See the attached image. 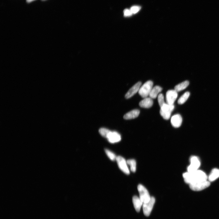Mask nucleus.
<instances>
[{"mask_svg": "<svg viewBox=\"0 0 219 219\" xmlns=\"http://www.w3.org/2000/svg\"><path fill=\"white\" fill-rule=\"evenodd\" d=\"M185 182L189 184L207 180V175L203 171L197 170L192 173L189 172L183 174Z\"/></svg>", "mask_w": 219, "mask_h": 219, "instance_id": "f257e3e1", "label": "nucleus"}, {"mask_svg": "<svg viewBox=\"0 0 219 219\" xmlns=\"http://www.w3.org/2000/svg\"><path fill=\"white\" fill-rule=\"evenodd\" d=\"M153 83L152 81H148L141 86L138 92L140 95L142 97L145 98L149 96L153 88Z\"/></svg>", "mask_w": 219, "mask_h": 219, "instance_id": "f03ea898", "label": "nucleus"}, {"mask_svg": "<svg viewBox=\"0 0 219 219\" xmlns=\"http://www.w3.org/2000/svg\"><path fill=\"white\" fill-rule=\"evenodd\" d=\"M174 108V105L165 103L160 108V113L164 120H168L170 118L172 112Z\"/></svg>", "mask_w": 219, "mask_h": 219, "instance_id": "7ed1b4c3", "label": "nucleus"}, {"mask_svg": "<svg viewBox=\"0 0 219 219\" xmlns=\"http://www.w3.org/2000/svg\"><path fill=\"white\" fill-rule=\"evenodd\" d=\"M137 190L140 194V198L143 203L148 202L151 197L149 192L146 188L141 184H139L137 187Z\"/></svg>", "mask_w": 219, "mask_h": 219, "instance_id": "20e7f679", "label": "nucleus"}, {"mask_svg": "<svg viewBox=\"0 0 219 219\" xmlns=\"http://www.w3.org/2000/svg\"><path fill=\"white\" fill-rule=\"evenodd\" d=\"M210 185V182L206 180L190 184V187L192 190L199 191L207 188Z\"/></svg>", "mask_w": 219, "mask_h": 219, "instance_id": "39448f33", "label": "nucleus"}, {"mask_svg": "<svg viewBox=\"0 0 219 219\" xmlns=\"http://www.w3.org/2000/svg\"><path fill=\"white\" fill-rule=\"evenodd\" d=\"M155 202V198L151 197L148 202L143 203V210L144 214L146 216H149L151 214Z\"/></svg>", "mask_w": 219, "mask_h": 219, "instance_id": "423d86ee", "label": "nucleus"}, {"mask_svg": "<svg viewBox=\"0 0 219 219\" xmlns=\"http://www.w3.org/2000/svg\"><path fill=\"white\" fill-rule=\"evenodd\" d=\"M191 164L188 167V172L192 173L198 170L200 166V162L198 158L196 156H193L191 158Z\"/></svg>", "mask_w": 219, "mask_h": 219, "instance_id": "0eeeda50", "label": "nucleus"}, {"mask_svg": "<svg viewBox=\"0 0 219 219\" xmlns=\"http://www.w3.org/2000/svg\"><path fill=\"white\" fill-rule=\"evenodd\" d=\"M118 165L121 170L126 174H129L130 171L127 166V162L124 158L119 156L117 158Z\"/></svg>", "mask_w": 219, "mask_h": 219, "instance_id": "6e6552de", "label": "nucleus"}, {"mask_svg": "<svg viewBox=\"0 0 219 219\" xmlns=\"http://www.w3.org/2000/svg\"><path fill=\"white\" fill-rule=\"evenodd\" d=\"M178 96V92L175 90L168 91L166 95V103L169 105H173Z\"/></svg>", "mask_w": 219, "mask_h": 219, "instance_id": "1a4fd4ad", "label": "nucleus"}, {"mask_svg": "<svg viewBox=\"0 0 219 219\" xmlns=\"http://www.w3.org/2000/svg\"><path fill=\"white\" fill-rule=\"evenodd\" d=\"M142 83L139 82L136 84L127 92L125 97L127 99L132 97L137 92H139Z\"/></svg>", "mask_w": 219, "mask_h": 219, "instance_id": "9d476101", "label": "nucleus"}, {"mask_svg": "<svg viewBox=\"0 0 219 219\" xmlns=\"http://www.w3.org/2000/svg\"><path fill=\"white\" fill-rule=\"evenodd\" d=\"M111 143H114L120 142L121 140V136L116 131H111L107 138Z\"/></svg>", "mask_w": 219, "mask_h": 219, "instance_id": "9b49d317", "label": "nucleus"}, {"mask_svg": "<svg viewBox=\"0 0 219 219\" xmlns=\"http://www.w3.org/2000/svg\"><path fill=\"white\" fill-rule=\"evenodd\" d=\"M182 122V117L179 114H176L173 116L171 119L172 126L175 128L180 127Z\"/></svg>", "mask_w": 219, "mask_h": 219, "instance_id": "f8f14e48", "label": "nucleus"}, {"mask_svg": "<svg viewBox=\"0 0 219 219\" xmlns=\"http://www.w3.org/2000/svg\"><path fill=\"white\" fill-rule=\"evenodd\" d=\"M153 104L152 99L150 97H147L144 98L140 102L139 105L141 108H149L152 107Z\"/></svg>", "mask_w": 219, "mask_h": 219, "instance_id": "ddd939ff", "label": "nucleus"}, {"mask_svg": "<svg viewBox=\"0 0 219 219\" xmlns=\"http://www.w3.org/2000/svg\"><path fill=\"white\" fill-rule=\"evenodd\" d=\"M140 111L139 110L135 109L127 113L124 116V118L126 120L133 119L139 116Z\"/></svg>", "mask_w": 219, "mask_h": 219, "instance_id": "4468645a", "label": "nucleus"}, {"mask_svg": "<svg viewBox=\"0 0 219 219\" xmlns=\"http://www.w3.org/2000/svg\"><path fill=\"white\" fill-rule=\"evenodd\" d=\"M133 202L136 211L137 212H140L143 204L140 198L136 196H133Z\"/></svg>", "mask_w": 219, "mask_h": 219, "instance_id": "2eb2a0df", "label": "nucleus"}, {"mask_svg": "<svg viewBox=\"0 0 219 219\" xmlns=\"http://www.w3.org/2000/svg\"><path fill=\"white\" fill-rule=\"evenodd\" d=\"M162 90V88L158 86H155L153 88L151 93L149 95L150 97L153 99H155L159 95V94Z\"/></svg>", "mask_w": 219, "mask_h": 219, "instance_id": "dca6fc26", "label": "nucleus"}, {"mask_svg": "<svg viewBox=\"0 0 219 219\" xmlns=\"http://www.w3.org/2000/svg\"><path fill=\"white\" fill-rule=\"evenodd\" d=\"M189 82L188 81H185L175 87L174 90L178 92L182 91L189 86Z\"/></svg>", "mask_w": 219, "mask_h": 219, "instance_id": "f3484780", "label": "nucleus"}, {"mask_svg": "<svg viewBox=\"0 0 219 219\" xmlns=\"http://www.w3.org/2000/svg\"><path fill=\"white\" fill-rule=\"evenodd\" d=\"M219 177V170L215 168L212 171L209 176V180L210 182H212Z\"/></svg>", "mask_w": 219, "mask_h": 219, "instance_id": "a211bd4d", "label": "nucleus"}, {"mask_svg": "<svg viewBox=\"0 0 219 219\" xmlns=\"http://www.w3.org/2000/svg\"><path fill=\"white\" fill-rule=\"evenodd\" d=\"M190 95V93L187 92L184 93L178 99V103L179 104H182L184 103L189 98Z\"/></svg>", "mask_w": 219, "mask_h": 219, "instance_id": "6ab92c4d", "label": "nucleus"}, {"mask_svg": "<svg viewBox=\"0 0 219 219\" xmlns=\"http://www.w3.org/2000/svg\"><path fill=\"white\" fill-rule=\"evenodd\" d=\"M128 164L130 166V169L131 171L135 172L136 171V163L135 160L133 159H131L128 160L127 161Z\"/></svg>", "mask_w": 219, "mask_h": 219, "instance_id": "aec40b11", "label": "nucleus"}, {"mask_svg": "<svg viewBox=\"0 0 219 219\" xmlns=\"http://www.w3.org/2000/svg\"><path fill=\"white\" fill-rule=\"evenodd\" d=\"M111 131L105 128H100L99 131V134L103 137L107 138L108 136Z\"/></svg>", "mask_w": 219, "mask_h": 219, "instance_id": "412c9836", "label": "nucleus"}, {"mask_svg": "<svg viewBox=\"0 0 219 219\" xmlns=\"http://www.w3.org/2000/svg\"><path fill=\"white\" fill-rule=\"evenodd\" d=\"M105 152L109 159L112 161L116 160L117 157L115 155L107 149H105Z\"/></svg>", "mask_w": 219, "mask_h": 219, "instance_id": "4be33fe9", "label": "nucleus"}, {"mask_svg": "<svg viewBox=\"0 0 219 219\" xmlns=\"http://www.w3.org/2000/svg\"><path fill=\"white\" fill-rule=\"evenodd\" d=\"M158 101L160 108L165 104L164 102V97L162 94L160 93L158 95Z\"/></svg>", "mask_w": 219, "mask_h": 219, "instance_id": "5701e85b", "label": "nucleus"}, {"mask_svg": "<svg viewBox=\"0 0 219 219\" xmlns=\"http://www.w3.org/2000/svg\"><path fill=\"white\" fill-rule=\"evenodd\" d=\"M141 7L139 6H133L131 7L130 10L133 14H135L140 10Z\"/></svg>", "mask_w": 219, "mask_h": 219, "instance_id": "b1692460", "label": "nucleus"}, {"mask_svg": "<svg viewBox=\"0 0 219 219\" xmlns=\"http://www.w3.org/2000/svg\"><path fill=\"white\" fill-rule=\"evenodd\" d=\"M124 15L125 17H130L133 14L131 12L130 10L128 9L125 10H124Z\"/></svg>", "mask_w": 219, "mask_h": 219, "instance_id": "393cba45", "label": "nucleus"}, {"mask_svg": "<svg viewBox=\"0 0 219 219\" xmlns=\"http://www.w3.org/2000/svg\"><path fill=\"white\" fill-rule=\"evenodd\" d=\"M34 1L35 0H26L27 2L28 3H30Z\"/></svg>", "mask_w": 219, "mask_h": 219, "instance_id": "a878e982", "label": "nucleus"}]
</instances>
